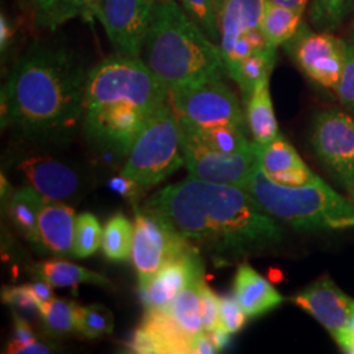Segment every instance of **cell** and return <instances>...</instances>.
<instances>
[{
	"instance_id": "7",
	"label": "cell",
	"mask_w": 354,
	"mask_h": 354,
	"mask_svg": "<svg viewBox=\"0 0 354 354\" xmlns=\"http://www.w3.org/2000/svg\"><path fill=\"white\" fill-rule=\"evenodd\" d=\"M169 100L178 115L198 127H239L247 118L225 76L205 79L169 91Z\"/></svg>"
},
{
	"instance_id": "35",
	"label": "cell",
	"mask_w": 354,
	"mask_h": 354,
	"mask_svg": "<svg viewBox=\"0 0 354 354\" xmlns=\"http://www.w3.org/2000/svg\"><path fill=\"white\" fill-rule=\"evenodd\" d=\"M336 93L342 105L354 113V44L345 42V54Z\"/></svg>"
},
{
	"instance_id": "26",
	"label": "cell",
	"mask_w": 354,
	"mask_h": 354,
	"mask_svg": "<svg viewBox=\"0 0 354 354\" xmlns=\"http://www.w3.org/2000/svg\"><path fill=\"white\" fill-rule=\"evenodd\" d=\"M134 223L122 213L114 214L102 230V248L104 256L114 261H127L133 250Z\"/></svg>"
},
{
	"instance_id": "17",
	"label": "cell",
	"mask_w": 354,
	"mask_h": 354,
	"mask_svg": "<svg viewBox=\"0 0 354 354\" xmlns=\"http://www.w3.org/2000/svg\"><path fill=\"white\" fill-rule=\"evenodd\" d=\"M75 223V210L71 206L46 198L38 219L45 251L64 259L74 257Z\"/></svg>"
},
{
	"instance_id": "43",
	"label": "cell",
	"mask_w": 354,
	"mask_h": 354,
	"mask_svg": "<svg viewBox=\"0 0 354 354\" xmlns=\"http://www.w3.org/2000/svg\"><path fill=\"white\" fill-rule=\"evenodd\" d=\"M17 33V26L7 13L1 11L0 15V51L4 57L11 49Z\"/></svg>"
},
{
	"instance_id": "34",
	"label": "cell",
	"mask_w": 354,
	"mask_h": 354,
	"mask_svg": "<svg viewBox=\"0 0 354 354\" xmlns=\"http://www.w3.org/2000/svg\"><path fill=\"white\" fill-rule=\"evenodd\" d=\"M17 1L35 26L50 32L58 29L57 20H58V13L61 10L62 0H17Z\"/></svg>"
},
{
	"instance_id": "2",
	"label": "cell",
	"mask_w": 354,
	"mask_h": 354,
	"mask_svg": "<svg viewBox=\"0 0 354 354\" xmlns=\"http://www.w3.org/2000/svg\"><path fill=\"white\" fill-rule=\"evenodd\" d=\"M89 67L58 41H33L1 88V127L36 145H62L82 127Z\"/></svg>"
},
{
	"instance_id": "8",
	"label": "cell",
	"mask_w": 354,
	"mask_h": 354,
	"mask_svg": "<svg viewBox=\"0 0 354 354\" xmlns=\"http://www.w3.org/2000/svg\"><path fill=\"white\" fill-rule=\"evenodd\" d=\"M178 120L183 131L185 167L189 176L244 189L254 167L259 163L254 142L250 151L223 153L209 147L187 118L178 115Z\"/></svg>"
},
{
	"instance_id": "28",
	"label": "cell",
	"mask_w": 354,
	"mask_h": 354,
	"mask_svg": "<svg viewBox=\"0 0 354 354\" xmlns=\"http://www.w3.org/2000/svg\"><path fill=\"white\" fill-rule=\"evenodd\" d=\"M254 145L259 165L264 169L266 175L306 165L297 150L281 136L268 145Z\"/></svg>"
},
{
	"instance_id": "42",
	"label": "cell",
	"mask_w": 354,
	"mask_h": 354,
	"mask_svg": "<svg viewBox=\"0 0 354 354\" xmlns=\"http://www.w3.org/2000/svg\"><path fill=\"white\" fill-rule=\"evenodd\" d=\"M37 342V337L32 327L28 324L24 317L19 314H13V337L7 346V353L15 354L16 349Z\"/></svg>"
},
{
	"instance_id": "24",
	"label": "cell",
	"mask_w": 354,
	"mask_h": 354,
	"mask_svg": "<svg viewBox=\"0 0 354 354\" xmlns=\"http://www.w3.org/2000/svg\"><path fill=\"white\" fill-rule=\"evenodd\" d=\"M203 277L193 279L189 285L178 292L176 298L167 306L171 317L175 319L180 328L194 339L203 333L201 317V285Z\"/></svg>"
},
{
	"instance_id": "47",
	"label": "cell",
	"mask_w": 354,
	"mask_h": 354,
	"mask_svg": "<svg viewBox=\"0 0 354 354\" xmlns=\"http://www.w3.org/2000/svg\"><path fill=\"white\" fill-rule=\"evenodd\" d=\"M55 345L44 344V342H35L29 345H24L19 349H16L15 354H49L55 352Z\"/></svg>"
},
{
	"instance_id": "4",
	"label": "cell",
	"mask_w": 354,
	"mask_h": 354,
	"mask_svg": "<svg viewBox=\"0 0 354 354\" xmlns=\"http://www.w3.org/2000/svg\"><path fill=\"white\" fill-rule=\"evenodd\" d=\"M140 58L169 91L228 76L219 45L203 33L177 0H156Z\"/></svg>"
},
{
	"instance_id": "27",
	"label": "cell",
	"mask_w": 354,
	"mask_h": 354,
	"mask_svg": "<svg viewBox=\"0 0 354 354\" xmlns=\"http://www.w3.org/2000/svg\"><path fill=\"white\" fill-rule=\"evenodd\" d=\"M39 317L50 336L61 337L76 332L77 306L73 301L54 297L39 307Z\"/></svg>"
},
{
	"instance_id": "44",
	"label": "cell",
	"mask_w": 354,
	"mask_h": 354,
	"mask_svg": "<svg viewBox=\"0 0 354 354\" xmlns=\"http://www.w3.org/2000/svg\"><path fill=\"white\" fill-rule=\"evenodd\" d=\"M29 288L33 292L35 298L37 299L39 307L46 302H50L54 298V292H53V286L49 282L44 281V279H37V281L29 283Z\"/></svg>"
},
{
	"instance_id": "15",
	"label": "cell",
	"mask_w": 354,
	"mask_h": 354,
	"mask_svg": "<svg viewBox=\"0 0 354 354\" xmlns=\"http://www.w3.org/2000/svg\"><path fill=\"white\" fill-rule=\"evenodd\" d=\"M203 254L190 250L165 263L145 286H140L145 310L165 308L193 279L203 277Z\"/></svg>"
},
{
	"instance_id": "9",
	"label": "cell",
	"mask_w": 354,
	"mask_h": 354,
	"mask_svg": "<svg viewBox=\"0 0 354 354\" xmlns=\"http://www.w3.org/2000/svg\"><path fill=\"white\" fill-rule=\"evenodd\" d=\"M194 250L165 219L145 205H134V238L131 260L140 286H145L159 269L183 253Z\"/></svg>"
},
{
	"instance_id": "12",
	"label": "cell",
	"mask_w": 354,
	"mask_h": 354,
	"mask_svg": "<svg viewBox=\"0 0 354 354\" xmlns=\"http://www.w3.org/2000/svg\"><path fill=\"white\" fill-rule=\"evenodd\" d=\"M311 145L319 160L345 187L354 184V118L336 109L317 114Z\"/></svg>"
},
{
	"instance_id": "16",
	"label": "cell",
	"mask_w": 354,
	"mask_h": 354,
	"mask_svg": "<svg viewBox=\"0 0 354 354\" xmlns=\"http://www.w3.org/2000/svg\"><path fill=\"white\" fill-rule=\"evenodd\" d=\"M193 339L165 308L145 310L140 327L133 333L129 349L140 354H192Z\"/></svg>"
},
{
	"instance_id": "19",
	"label": "cell",
	"mask_w": 354,
	"mask_h": 354,
	"mask_svg": "<svg viewBox=\"0 0 354 354\" xmlns=\"http://www.w3.org/2000/svg\"><path fill=\"white\" fill-rule=\"evenodd\" d=\"M234 295L248 317H259L283 302V297L252 266L241 263L234 279Z\"/></svg>"
},
{
	"instance_id": "38",
	"label": "cell",
	"mask_w": 354,
	"mask_h": 354,
	"mask_svg": "<svg viewBox=\"0 0 354 354\" xmlns=\"http://www.w3.org/2000/svg\"><path fill=\"white\" fill-rule=\"evenodd\" d=\"M1 301L15 308H20L29 314H39V304L30 290L29 285L6 286L1 289Z\"/></svg>"
},
{
	"instance_id": "14",
	"label": "cell",
	"mask_w": 354,
	"mask_h": 354,
	"mask_svg": "<svg viewBox=\"0 0 354 354\" xmlns=\"http://www.w3.org/2000/svg\"><path fill=\"white\" fill-rule=\"evenodd\" d=\"M337 340L349 328L354 317V301L324 276L291 298Z\"/></svg>"
},
{
	"instance_id": "10",
	"label": "cell",
	"mask_w": 354,
	"mask_h": 354,
	"mask_svg": "<svg viewBox=\"0 0 354 354\" xmlns=\"http://www.w3.org/2000/svg\"><path fill=\"white\" fill-rule=\"evenodd\" d=\"M285 49L304 75L323 88L335 89L342 75L345 41L329 32L313 33L301 26Z\"/></svg>"
},
{
	"instance_id": "5",
	"label": "cell",
	"mask_w": 354,
	"mask_h": 354,
	"mask_svg": "<svg viewBox=\"0 0 354 354\" xmlns=\"http://www.w3.org/2000/svg\"><path fill=\"white\" fill-rule=\"evenodd\" d=\"M244 189L266 213L295 230H324L354 226V203L319 178L304 187L274 183L257 163Z\"/></svg>"
},
{
	"instance_id": "6",
	"label": "cell",
	"mask_w": 354,
	"mask_h": 354,
	"mask_svg": "<svg viewBox=\"0 0 354 354\" xmlns=\"http://www.w3.org/2000/svg\"><path fill=\"white\" fill-rule=\"evenodd\" d=\"M184 165L181 125L172 102L168 100L140 131L121 174L149 189Z\"/></svg>"
},
{
	"instance_id": "22",
	"label": "cell",
	"mask_w": 354,
	"mask_h": 354,
	"mask_svg": "<svg viewBox=\"0 0 354 354\" xmlns=\"http://www.w3.org/2000/svg\"><path fill=\"white\" fill-rule=\"evenodd\" d=\"M33 274L49 282L53 288H75L82 283L109 286L111 281L100 273L76 266L66 260H48L37 263L32 268Z\"/></svg>"
},
{
	"instance_id": "25",
	"label": "cell",
	"mask_w": 354,
	"mask_h": 354,
	"mask_svg": "<svg viewBox=\"0 0 354 354\" xmlns=\"http://www.w3.org/2000/svg\"><path fill=\"white\" fill-rule=\"evenodd\" d=\"M276 51L277 49L269 46L263 50L256 51L245 59H243L228 74V77H231L239 86L244 102L251 96L257 83L272 74L277 61Z\"/></svg>"
},
{
	"instance_id": "36",
	"label": "cell",
	"mask_w": 354,
	"mask_h": 354,
	"mask_svg": "<svg viewBox=\"0 0 354 354\" xmlns=\"http://www.w3.org/2000/svg\"><path fill=\"white\" fill-rule=\"evenodd\" d=\"M219 317L221 327L227 330L230 335H235L245 327L247 314L241 308V304L235 295H223L221 297L219 304Z\"/></svg>"
},
{
	"instance_id": "45",
	"label": "cell",
	"mask_w": 354,
	"mask_h": 354,
	"mask_svg": "<svg viewBox=\"0 0 354 354\" xmlns=\"http://www.w3.org/2000/svg\"><path fill=\"white\" fill-rule=\"evenodd\" d=\"M205 333L207 335L210 342H213L216 352H221V351L226 349L228 345H230V342H231V335L228 333L227 330L222 328V327L207 330Z\"/></svg>"
},
{
	"instance_id": "46",
	"label": "cell",
	"mask_w": 354,
	"mask_h": 354,
	"mask_svg": "<svg viewBox=\"0 0 354 354\" xmlns=\"http://www.w3.org/2000/svg\"><path fill=\"white\" fill-rule=\"evenodd\" d=\"M216 353L213 342L207 337V335L203 332L196 336L192 342V354H213Z\"/></svg>"
},
{
	"instance_id": "20",
	"label": "cell",
	"mask_w": 354,
	"mask_h": 354,
	"mask_svg": "<svg viewBox=\"0 0 354 354\" xmlns=\"http://www.w3.org/2000/svg\"><path fill=\"white\" fill-rule=\"evenodd\" d=\"M45 201L46 197L29 184L15 190L8 201V216L13 226L38 253L46 252L38 228L39 213Z\"/></svg>"
},
{
	"instance_id": "40",
	"label": "cell",
	"mask_w": 354,
	"mask_h": 354,
	"mask_svg": "<svg viewBox=\"0 0 354 354\" xmlns=\"http://www.w3.org/2000/svg\"><path fill=\"white\" fill-rule=\"evenodd\" d=\"M274 183L285 187H304L317 183L320 177L315 175L307 165L286 169L277 174L268 175Z\"/></svg>"
},
{
	"instance_id": "49",
	"label": "cell",
	"mask_w": 354,
	"mask_h": 354,
	"mask_svg": "<svg viewBox=\"0 0 354 354\" xmlns=\"http://www.w3.org/2000/svg\"><path fill=\"white\" fill-rule=\"evenodd\" d=\"M346 189H348V192H349V194L352 196V198L354 200V184H352V185H348V187H345Z\"/></svg>"
},
{
	"instance_id": "1",
	"label": "cell",
	"mask_w": 354,
	"mask_h": 354,
	"mask_svg": "<svg viewBox=\"0 0 354 354\" xmlns=\"http://www.w3.org/2000/svg\"><path fill=\"white\" fill-rule=\"evenodd\" d=\"M145 206L215 266L241 263L282 241V227L239 187L188 176L156 192Z\"/></svg>"
},
{
	"instance_id": "3",
	"label": "cell",
	"mask_w": 354,
	"mask_h": 354,
	"mask_svg": "<svg viewBox=\"0 0 354 354\" xmlns=\"http://www.w3.org/2000/svg\"><path fill=\"white\" fill-rule=\"evenodd\" d=\"M169 100V89L140 58L113 54L89 71L82 127L100 152L127 158L143 127Z\"/></svg>"
},
{
	"instance_id": "39",
	"label": "cell",
	"mask_w": 354,
	"mask_h": 354,
	"mask_svg": "<svg viewBox=\"0 0 354 354\" xmlns=\"http://www.w3.org/2000/svg\"><path fill=\"white\" fill-rule=\"evenodd\" d=\"M219 304L221 297H218L215 291L203 279L201 285V317L203 332L221 327Z\"/></svg>"
},
{
	"instance_id": "33",
	"label": "cell",
	"mask_w": 354,
	"mask_h": 354,
	"mask_svg": "<svg viewBox=\"0 0 354 354\" xmlns=\"http://www.w3.org/2000/svg\"><path fill=\"white\" fill-rule=\"evenodd\" d=\"M102 228L96 215L82 213L76 216L74 257L87 259L102 247Z\"/></svg>"
},
{
	"instance_id": "41",
	"label": "cell",
	"mask_w": 354,
	"mask_h": 354,
	"mask_svg": "<svg viewBox=\"0 0 354 354\" xmlns=\"http://www.w3.org/2000/svg\"><path fill=\"white\" fill-rule=\"evenodd\" d=\"M108 187L111 188V190H113L114 193L120 194L122 198H125L133 205H137L142 194L145 193V190H147L146 188H143L140 183H137L134 178L122 175V174L120 176L112 177L108 183Z\"/></svg>"
},
{
	"instance_id": "18",
	"label": "cell",
	"mask_w": 354,
	"mask_h": 354,
	"mask_svg": "<svg viewBox=\"0 0 354 354\" xmlns=\"http://www.w3.org/2000/svg\"><path fill=\"white\" fill-rule=\"evenodd\" d=\"M266 0H225L219 24V48L225 57L241 38L260 29Z\"/></svg>"
},
{
	"instance_id": "31",
	"label": "cell",
	"mask_w": 354,
	"mask_h": 354,
	"mask_svg": "<svg viewBox=\"0 0 354 354\" xmlns=\"http://www.w3.org/2000/svg\"><path fill=\"white\" fill-rule=\"evenodd\" d=\"M114 317L112 311L102 304H89L77 307L76 332L83 337L95 340L113 332Z\"/></svg>"
},
{
	"instance_id": "11",
	"label": "cell",
	"mask_w": 354,
	"mask_h": 354,
	"mask_svg": "<svg viewBox=\"0 0 354 354\" xmlns=\"http://www.w3.org/2000/svg\"><path fill=\"white\" fill-rule=\"evenodd\" d=\"M156 0H97L95 17L114 54L140 58Z\"/></svg>"
},
{
	"instance_id": "29",
	"label": "cell",
	"mask_w": 354,
	"mask_h": 354,
	"mask_svg": "<svg viewBox=\"0 0 354 354\" xmlns=\"http://www.w3.org/2000/svg\"><path fill=\"white\" fill-rule=\"evenodd\" d=\"M193 127H196L205 143L216 151L223 153H241L253 149V142L247 140L245 129L243 127H198L194 124Z\"/></svg>"
},
{
	"instance_id": "21",
	"label": "cell",
	"mask_w": 354,
	"mask_h": 354,
	"mask_svg": "<svg viewBox=\"0 0 354 354\" xmlns=\"http://www.w3.org/2000/svg\"><path fill=\"white\" fill-rule=\"evenodd\" d=\"M269 77H264L245 100L247 127L252 134L253 142L268 145L279 137V124L273 109L269 91Z\"/></svg>"
},
{
	"instance_id": "13",
	"label": "cell",
	"mask_w": 354,
	"mask_h": 354,
	"mask_svg": "<svg viewBox=\"0 0 354 354\" xmlns=\"http://www.w3.org/2000/svg\"><path fill=\"white\" fill-rule=\"evenodd\" d=\"M17 171L29 185L53 201H75L87 184L86 177L77 168L49 155L24 158L17 165Z\"/></svg>"
},
{
	"instance_id": "37",
	"label": "cell",
	"mask_w": 354,
	"mask_h": 354,
	"mask_svg": "<svg viewBox=\"0 0 354 354\" xmlns=\"http://www.w3.org/2000/svg\"><path fill=\"white\" fill-rule=\"evenodd\" d=\"M96 6L97 0H62L57 26L59 28L74 19H82L83 21L93 23L96 20Z\"/></svg>"
},
{
	"instance_id": "32",
	"label": "cell",
	"mask_w": 354,
	"mask_h": 354,
	"mask_svg": "<svg viewBox=\"0 0 354 354\" xmlns=\"http://www.w3.org/2000/svg\"><path fill=\"white\" fill-rule=\"evenodd\" d=\"M353 6L354 0H311L310 20L317 29L330 32L342 26Z\"/></svg>"
},
{
	"instance_id": "48",
	"label": "cell",
	"mask_w": 354,
	"mask_h": 354,
	"mask_svg": "<svg viewBox=\"0 0 354 354\" xmlns=\"http://www.w3.org/2000/svg\"><path fill=\"white\" fill-rule=\"evenodd\" d=\"M274 4H279V6H283V7H288L290 10H294L297 12L304 15L307 6H308V1L310 0H269Z\"/></svg>"
},
{
	"instance_id": "23",
	"label": "cell",
	"mask_w": 354,
	"mask_h": 354,
	"mask_svg": "<svg viewBox=\"0 0 354 354\" xmlns=\"http://www.w3.org/2000/svg\"><path fill=\"white\" fill-rule=\"evenodd\" d=\"M302 17L304 15L294 10L266 0V10L260 24V30L266 38V45L277 49L290 41L301 29Z\"/></svg>"
},
{
	"instance_id": "30",
	"label": "cell",
	"mask_w": 354,
	"mask_h": 354,
	"mask_svg": "<svg viewBox=\"0 0 354 354\" xmlns=\"http://www.w3.org/2000/svg\"><path fill=\"white\" fill-rule=\"evenodd\" d=\"M177 3L207 37L219 44L221 13L225 0H177Z\"/></svg>"
}]
</instances>
